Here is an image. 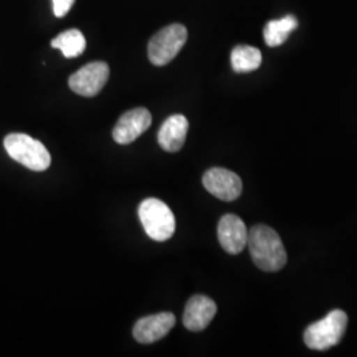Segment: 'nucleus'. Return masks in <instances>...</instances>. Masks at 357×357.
I'll return each mask as SVG.
<instances>
[{"mask_svg": "<svg viewBox=\"0 0 357 357\" xmlns=\"http://www.w3.org/2000/svg\"><path fill=\"white\" fill-rule=\"evenodd\" d=\"M248 229L243 220L236 215H225L221 217L217 236L222 249L229 255H238L248 245Z\"/></svg>", "mask_w": 357, "mask_h": 357, "instance_id": "9d476101", "label": "nucleus"}, {"mask_svg": "<svg viewBox=\"0 0 357 357\" xmlns=\"http://www.w3.org/2000/svg\"><path fill=\"white\" fill-rule=\"evenodd\" d=\"M298 26V20L293 15H287L277 20H270L265 29H264V38L268 47H280L282 45L294 29Z\"/></svg>", "mask_w": 357, "mask_h": 357, "instance_id": "4468645a", "label": "nucleus"}, {"mask_svg": "<svg viewBox=\"0 0 357 357\" xmlns=\"http://www.w3.org/2000/svg\"><path fill=\"white\" fill-rule=\"evenodd\" d=\"M4 149L15 162L32 171L41 172L51 166V153L45 146L26 134L15 132L7 135L4 139Z\"/></svg>", "mask_w": 357, "mask_h": 357, "instance_id": "f03ea898", "label": "nucleus"}, {"mask_svg": "<svg viewBox=\"0 0 357 357\" xmlns=\"http://www.w3.org/2000/svg\"><path fill=\"white\" fill-rule=\"evenodd\" d=\"M151 113L144 107L128 110L116 122L113 130V138L119 144H130L139 138L151 126Z\"/></svg>", "mask_w": 357, "mask_h": 357, "instance_id": "6e6552de", "label": "nucleus"}, {"mask_svg": "<svg viewBox=\"0 0 357 357\" xmlns=\"http://www.w3.org/2000/svg\"><path fill=\"white\" fill-rule=\"evenodd\" d=\"M249 252L257 268L273 273L287 262V253L278 233L266 225H255L248 233Z\"/></svg>", "mask_w": 357, "mask_h": 357, "instance_id": "f257e3e1", "label": "nucleus"}, {"mask_svg": "<svg viewBox=\"0 0 357 357\" xmlns=\"http://www.w3.org/2000/svg\"><path fill=\"white\" fill-rule=\"evenodd\" d=\"M110 75L109 65L102 61L90 63L69 77V88L82 97L97 96L106 85Z\"/></svg>", "mask_w": 357, "mask_h": 357, "instance_id": "423d86ee", "label": "nucleus"}, {"mask_svg": "<svg viewBox=\"0 0 357 357\" xmlns=\"http://www.w3.org/2000/svg\"><path fill=\"white\" fill-rule=\"evenodd\" d=\"M176 318L172 312H160L137 321L132 335L141 344H151L167 336L174 328Z\"/></svg>", "mask_w": 357, "mask_h": 357, "instance_id": "1a4fd4ad", "label": "nucleus"}, {"mask_svg": "<svg viewBox=\"0 0 357 357\" xmlns=\"http://www.w3.org/2000/svg\"><path fill=\"white\" fill-rule=\"evenodd\" d=\"M230 61L236 73H249L262 64V53L250 45H237L231 51Z\"/></svg>", "mask_w": 357, "mask_h": 357, "instance_id": "ddd939ff", "label": "nucleus"}, {"mask_svg": "<svg viewBox=\"0 0 357 357\" xmlns=\"http://www.w3.org/2000/svg\"><path fill=\"white\" fill-rule=\"evenodd\" d=\"M188 38L187 28L183 24H171L160 29L149 44V59L156 66H165L171 63Z\"/></svg>", "mask_w": 357, "mask_h": 357, "instance_id": "39448f33", "label": "nucleus"}, {"mask_svg": "<svg viewBox=\"0 0 357 357\" xmlns=\"http://www.w3.org/2000/svg\"><path fill=\"white\" fill-rule=\"evenodd\" d=\"M52 48L60 50L66 59H75L82 54L86 48V40L78 29H68L53 38Z\"/></svg>", "mask_w": 357, "mask_h": 357, "instance_id": "2eb2a0df", "label": "nucleus"}, {"mask_svg": "<svg viewBox=\"0 0 357 357\" xmlns=\"http://www.w3.org/2000/svg\"><path fill=\"white\" fill-rule=\"evenodd\" d=\"M216 312V303L211 298L204 295H195L185 306L183 324L190 331H203L211 324Z\"/></svg>", "mask_w": 357, "mask_h": 357, "instance_id": "9b49d317", "label": "nucleus"}, {"mask_svg": "<svg viewBox=\"0 0 357 357\" xmlns=\"http://www.w3.org/2000/svg\"><path fill=\"white\" fill-rule=\"evenodd\" d=\"M348 326V317L342 310H333L326 318L312 323L305 331V343L315 351H326L339 344Z\"/></svg>", "mask_w": 357, "mask_h": 357, "instance_id": "20e7f679", "label": "nucleus"}, {"mask_svg": "<svg viewBox=\"0 0 357 357\" xmlns=\"http://www.w3.org/2000/svg\"><path fill=\"white\" fill-rule=\"evenodd\" d=\"M188 119L181 114L168 116L158 134V142L167 153H178L185 143Z\"/></svg>", "mask_w": 357, "mask_h": 357, "instance_id": "f8f14e48", "label": "nucleus"}, {"mask_svg": "<svg viewBox=\"0 0 357 357\" xmlns=\"http://www.w3.org/2000/svg\"><path fill=\"white\" fill-rule=\"evenodd\" d=\"M53 13L57 17H64L75 4V0H52Z\"/></svg>", "mask_w": 357, "mask_h": 357, "instance_id": "dca6fc26", "label": "nucleus"}, {"mask_svg": "<svg viewBox=\"0 0 357 357\" xmlns=\"http://www.w3.org/2000/svg\"><path fill=\"white\" fill-rule=\"evenodd\" d=\"M205 190L222 202H234L241 196L243 181L238 175L225 168H211L203 176Z\"/></svg>", "mask_w": 357, "mask_h": 357, "instance_id": "0eeeda50", "label": "nucleus"}, {"mask_svg": "<svg viewBox=\"0 0 357 357\" xmlns=\"http://www.w3.org/2000/svg\"><path fill=\"white\" fill-rule=\"evenodd\" d=\"M139 220L147 236L153 241L169 240L176 230V220L169 206L158 199H146L139 205Z\"/></svg>", "mask_w": 357, "mask_h": 357, "instance_id": "7ed1b4c3", "label": "nucleus"}]
</instances>
